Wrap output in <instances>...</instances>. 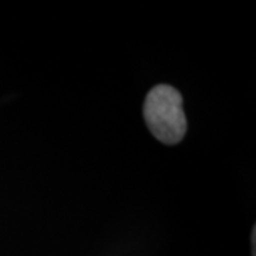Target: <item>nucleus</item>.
<instances>
[{"label":"nucleus","mask_w":256,"mask_h":256,"mask_svg":"<svg viewBox=\"0 0 256 256\" xmlns=\"http://www.w3.org/2000/svg\"><path fill=\"white\" fill-rule=\"evenodd\" d=\"M144 120L151 134L166 146L178 144L186 132L182 96L166 84L156 86L146 94Z\"/></svg>","instance_id":"obj_1"}]
</instances>
